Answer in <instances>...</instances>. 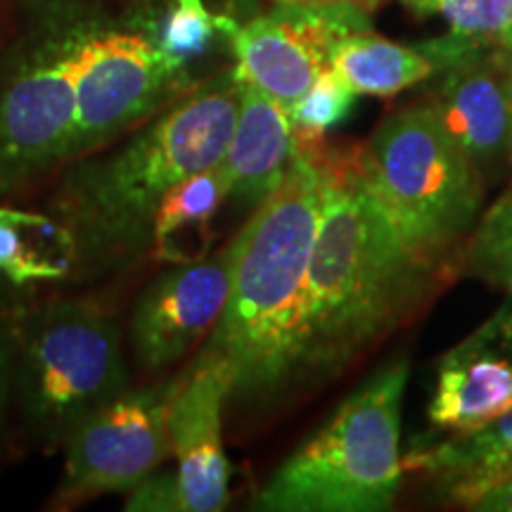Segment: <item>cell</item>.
I'll return each instance as SVG.
<instances>
[{
    "mask_svg": "<svg viewBox=\"0 0 512 512\" xmlns=\"http://www.w3.org/2000/svg\"><path fill=\"white\" fill-rule=\"evenodd\" d=\"M290 112L271 95L240 81V110L221 159L230 200L256 209L278 190L292 164Z\"/></svg>",
    "mask_w": 512,
    "mask_h": 512,
    "instance_id": "9a60e30c",
    "label": "cell"
},
{
    "mask_svg": "<svg viewBox=\"0 0 512 512\" xmlns=\"http://www.w3.org/2000/svg\"><path fill=\"white\" fill-rule=\"evenodd\" d=\"M34 292L38 290L15 287L0 275V460L10 441L12 375H15L19 325Z\"/></svg>",
    "mask_w": 512,
    "mask_h": 512,
    "instance_id": "cb8c5ba5",
    "label": "cell"
},
{
    "mask_svg": "<svg viewBox=\"0 0 512 512\" xmlns=\"http://www.w3.org/2000/svg\"><path fill=\"white\" fill-rule=\"evenodd\" d=\"M406 8H411L413 12H418V15H425L427 5H430V0H401Z\"/></svg>",
    "mask_w": 512,
    "mask_h": 512,
    "instance_id": "83f0119b",
    "label": "cell"
},
{
    "mask_svg": "<svg viewBox=\"0 0 512 512\" xmlns=\"http://www.w3.org/2000/svg\"><path fill=\"white\" fill-rule=\"evenodd\" d=\"M432 107L477 164L512 162V50L486 46L441 69Z\"/></svg>",
    "mask_w": 512,
    "mask_h": 512,
    "instance_id": "5bb4252c",
    "label": "cell"
},
{
    "mask_svg": "<svg viewBox=\"0 0 512 512\" xmlns=\"http://www.w3.org/2000/svg\"><path fill=\"white\" fill-rule=\"evenodd\" d=\"M188 91V72L162 53L150 29L102 17L76 76L69 162L112 145Z\"/></svg>",
    "mask_w": 512,
    "mask_h": 512,
    "instance_id": "ba28073f",
    "label": "cell"
},
{
    "mask_svg": "<svg viewBox=\"0 0 512 512\" xmlns=\"http://www.w3.org/2000/svg\"><path fill=\"white\" fill-rule=\"evenodd\" d=\"M363 176L411 252L437 266L470 233L482 202L479 164L432 105L389 114L363 147Z\"/></svg>",
    "mask_w": 512,
    "mask_h": 512,
    "instance_id": "52a82bcc",
    "label": "cell"
},
{
    "mask_svg": "<svg viewBox=\"0 0 512 512\" xmlns=\"http://www.w3.org/2000/svg\"><path fill=\"white\" fill-rule=\"evenodd\" d=\"M230 290V247L209 259L169 264L138 292L128 313V347L143 375L181 363L219 323Z\"/></svg>",
    "mask_w": 512,
    "mask_h": 512,
    "instance_id": "8fae6325",
    "label": "cell"
},
{
    "mask_svg": "<svg viewBox=\"0 0 512 512\" xmlns=\"http://www.w3.org/2000/svg\"><path fill=\"white\" fill-rule=\"evenodd\" d=\"M36 294L19 325L10 437L24 451L48 456L131 387V370L110 299L93 292Z\"/></svg>",
    "mask_w": 512,
    "mask_h": 512,
    "instance_id": "277c9868",
    "label": "cell"
},
{
    "mask_svg": "<svg viewBox=\"0 0 512 512\" xmlns=\"http://www.w3.org/2000/svg\"><path fill=\"white\" fill-rule=\"evenodd\" d=\"M233 392L226 358L204 349L181 373L169 408V444L176 458L183 512H216L230 498V463L223 451V411Z\"/></svg>",
    "mask_w": 512,
    "mask_h": 512,
    "instance_id": "7c38bea8",
    "label": "cell"
},
{
    "mask_svg": "<svg viewBox=\"0 0 512 512\" xmlns=\"http://www.w3.org/2000/svg\"><path fill=\"white\" fill-rule=\"evenodd\" d=\"M467 266L479 278L512 292V190L475 228L467 249Z\"/></svg>",
    "mask_w": 512,
    "mask_h": 512,
    "instance_id": "603a6c76",
    "label": "cell"
},
{
    "mask_svg": "<svg viewBox=\"0 0 512 512\" xmlns=\"http://www.w3.org/2000/svg\"><path fill=\"white\" fill-rule=\"evenodd\" d=\"M425 15H441L444 36L415 46L437 67V72L472 50L498 46V36L512 22V0H430Z\"/></svg>",
    "mask_w": 512,
    "mask_h": 512,
    "instance_id": "ffe728a7",
    "label": "cell"
},
{
    "mask_svg": "<svg viewBox=\"0 0 512 512\" xmlns=\"http://www.w3.org/2000/svg\"><path fill=\"white\" fill-rule=\"evenodd\" d=\"M320 211V169L311 152H292L283 183L268 195L230 247L226 306L204 349L226 358L230 396L261 403L306 373V275Z\"/></svg>",
    "mask_w": 512,
    "mask_h": 512,
    "instance_id": "3957f363",
    "label": "cell"
},
{
    "mask_svg": "<svg viewBox=\"0 0 512 512\" xmlns=\"http://www.w3.org/2000/svg\"><path fill=\"white\" fill-rule=\"evenodd\" d=\"M311 152L320 211L306 275V373L335 370L413 311L434 266L403 245L363 176L358 147Z\"/></svg>",
    "mask_w": 512,
    "mask_h": 512,
    "instance_id": "7a4b0ae2",
    "label": "cell"
},
{
    "mask_svg": "<svg viewBox=\"0 0 512 512\" xmlns=\"http://www.w3.org/2000/svg\"><path fill=\"white\" fill-rule=\"evenodd\" d=\"M328 67L354 93L380 98H392L437 74L434 62L418 48L387 41L373 31H361L339 41Z\"/></svg>",
    "mask_w": 512,
    "mask_h": 512,
    "instance_id": "d6986e66",
    "label": "cell"
},
{
    "mask_svg": "<svg viewBox=\"0 0 512 512\" xmlns=\"http://www.w3.org/2000/svg\"><path fill=\"white\" fill-rule=\"evenodd\" d=\"M102 15L76 0L38 3L0 55V204H12L69 162L76 76Z\"/></svg>",
    "mask_w": 512,
    "mask_h": 512,
    "instance_id": "5b68a950",
    "label": "cell"
},
{
    "mask_svg": "<svg viewBox=\"0 0 512 512\" xmlns=\"http://www.w3.org/2000/svg\"><path fill=\"white\" fill-rule=\"evenodd\" d=\"M408 363L396 361L349 396L254 498L268 512H377L401 489V399Z\"/></svg>",
    "mask_w": 512,
    "mask_h": 512,
    "instance_id": "8992f818",
    "label": "cell"
},
{
    "mask_svg": "<svg viewBox=\"0 0 512 512\" xmlns=\"http://www.w3.org/2000/svg\"><path fill=\"white\" fill-rule=\"evenodd\" d=\"M403 467L427 472L453 501L472 508L491 486L512 475V406L477 430L439 446L413 448Z\"/></svg>",
    "mask_w": 512,
    "mask_h": 512,
    "instance_id": "2e32d148",
    "label": "cell"
},
{
    "mask_svg": "<svg viewBox=\"0 0 512 512\" xmlns=\"http://www.w3.org/2000/svg\"><path fill=\"white\" fill-rule=\"evenodd\" d=\"M128 512H183L176 472H152L126 496Z\"/></svg>",
    "mask_w": 512,
    "mask_h": 512,
    "instance_id": "d4e9b609",
    "label": "cell"
},
{
    "mask_svg": "<svg viewBox=\"0 0 512 512\" xmlns=\"http://www.w3.org/2000/svg\"><path fill=\"white\" fill-rule=\"evenodd\" d=\"M219 31L221 17L211 15L204 0H171L162 22L150 27L162 53L183 69H188L195 57L207 53Z\"/></svg>",
    "mask_w": 512,
    "mask_h": 512,
    "instance_id": "7402d4cb",
    "label": "cell"
},
{
    "mask_svg": "<svg viewBox=\"0 0 512 512\" xmlns=\"http://www.w3.org/2000/svg\"><path fill=\"white\" fill-rule=\"evenodd\" d=\"M472 508L484 512H512V475L503 479L501 484L491 486L486 494H482L472 503Z\"/></svg>",
    "mask_w": 512,
    "mask_h": 512,
    "instance_id": "484cf974",
    "label": "cell"
},
{
    "mask_svg": "<svg viewBox=\"0 0 512 512\" xmlns=\"http://www.w3.org/2000/svg\"><path fill=\"white\" fill-rule=\"evenodd\" d=\"M498 46L512 50V22L501 31V36H498Z\"/></svg>",
    "mask_w": 512,
    "mask_h": 512,
    "instance_id": "f1b7e54d",
    "label": "cell"
},
{
    "mask_svg": "<svg viewBox=\"0 0 512 512\" xmlns=\"http://www.w3.org/2000/svg\"><path fill=\"white\" fill-rule=\"evenodd\" d=\"M0 275L15 287L74 285V249L48 211L0 204Z\"/></svg>",
    "mask_w": 512,
    "mask_h": 512,
    "instance_id": "e0dca14e",
    "label": "cell"
},
{
    "mask_svg": "<svg viewBox=\"0 0 512 512\" xmlns=\"http://www.w3.org/2000/svg\"><path fill=\"white\" fill-rule=\"evenodd\" d=\"M226 200L228 185L221 164L178 181L157 207L150 256L169 264L202 259L211 221Z\"/></svg>",
    "mask_w": 512,
    "mask_h": 512,
    "instance_id": "ac0fdd59",
    "label": "cell"
},
{
    "mask_svg": "<svg viewBox=\"0 0 512 512\" xmlns=\"http://www.w3.org/2000/svg\"><path fill=\"white\" fill-rule=\"evenodd\" d=\"M512 406V309L505 306L439 361L430 422L472 432Z\"/></svg>",
    "mask_w": 512,
    "mask_h": 512,
    "instance_id": "4fadbf2b",
    "label": "cell"
},
{
    "mask_svg": "<svg viewBox=\"0 0 512 512\" xmlns=\"http://www.w3.org/2000/svg\"><path fill=\"white\" fill-rule=\"evenodd\" d=\"M273 3L275 5H285V3H299V0H273ZM351 3L363 5V8H366V10H375L377 5L384 3V0H351Z\"/></svg>",
    "mask_w": 512,
    "mask_h": 512,
    "instance_id": "4316f807",
    "label": "cell"
},
{
    "mask_svg": "<svg viewBox=\"0 0 512 512\" xmlns=\"http://www.w3.org/2000/svg\"><path fill=\"white\" fill-rule=\"evenodd\" d=\"M354 91L325 67L311 88L290 107L294 150H316L325 143L330 128L342 124L354 107Z\"/></svg>",
    "mask_w": 512,
    "mask_h": 512,
    "instance_id": "44dd1931",
    "label": "cell"
},
{
    "mask_svg": "<svg viewBox=\"0 0 512 512\" xmlns=\"http://www.w3.org/2000/svg\"><path fill=\"white\" fill-rule=\"evenodd\" d=\"M373 31L370 10L351 0H299L238 24L221 17V34L235 53L240 81L271 95L290 110L330 64L347 36Z\"/></svg>",
    "mask_w": 512,
    "mask_h": 512,
    "instance_id": "30bf717a",
    "label": "cell"
},
{
    "mask_svg": "<svg viewBox=\"0 0 512 512\" xmlns=\"http://www.w3.org/2000/svg\"><path fill=\"white\" fill-rule=\"evenodd\" d=\"M181 375L128 387L64 444V470L48 510H74L107 494H128L171 458L169 408Z\"/></svg>",
    "mask_w": 512,
    "mask_h": 512,
    "instance_id": "9c48e42d",
    "label": "cell"
},
{
    "mask_svg": "<svg viewBox=\"0 0 512 512\" xmlns=\"http://www.w3.org/2000/svg\"><path fill=\"white\" fill-rule=\"evenodd\" d=\"M240 110L238 74L223 72L133 128L119 145L57 171L46 207L74 249V285L131 271L152 252L159 202L226 155Z\"/></svg>",
    "mask_w": 512,
    "mask_h": 512,
    "instance_id": "6da1fadb",
    "label": "cell"
}]
</instances>
